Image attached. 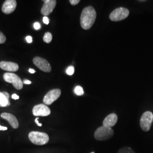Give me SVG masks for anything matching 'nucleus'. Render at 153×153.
Masks as SVG:
<instances>
[{
	"instance_id": "f257e3e1",
	"label": "nucleus",
	"mask_w": 153,
	"mask_h": 153,
	"mask_svg": "<svg viewBox=\"0 0 153 153\" xmlns=\"http://www.w3.org/2000/svg\"><path fill=\"white\" fill-rule=\"evenodd\" d=\"M96 18L97 13L93 7L89 6L84 8L80 18L81 27L84 30H89L93 26Z\"/></svg>"
},
{
	"instance_id": "f03ea898",
	"label": "nucleus",
	"mask_w": 153,
	"mask_h": 153,
	"mask_svg": "<svg viewBox=\"0 0 153 153\" xmlns=\"http://www.w3.org/2000/svg\"><path fill=\"white\" fill-rule=\"evenodd\" d=\"M28 138L31 142L37 145H43L47 143L49 139L47 134L36 131L30 132L28 134Z\"/></svg>"
},
{
	"instance_id": "7ed1b4c3",
	"label": "nucleus",
	"mask_w": 153,
	"mask_h": 153,
	"mask_svg": "<svg viewBox=\"0 0 153 153\" xmlns=\"http://www.w3.org/2000/svg\"><path fill=\"white\" fill-rule=\"evenodd\" d=\"M114 131L111 128L104 126L99 127L94 133V137L98 141H106L113 137Z\"/></svg>"
},
{
	"instance_id": "20e7f679",
	"label": "nucleus",
	"mask_w": 153,
	"mask_h": 153,
	"mask_svg": "<svg viewBox=\"0 0 153 153\" xmlns=\"http://www.w3.org/2000/svg\"><path fill=\"white\" fill-rule=\"evenodd\" d=\"M129 14L128 9L123 7L116 8L111 12L109 15V19L113 22H118L126 19Z\"/></svg>"
},
{
	"instance_id": "39448f33",
	"label": "nucleus",
	"mask_w": 153,
	"mask_h": 153,
	"mask_svg": "<svg viewBox=\"0 0 153 153\" xmlns=\"http://www.w3.org/2000/svg\"><path fill=\"white\" fill-rule=\"evenodd\" d=\"M4 79L6 82L12 83L13 86L17 90H21L23 86L21 79L16 74L5 73L4 74Z\"/></svg>"
},
{
	"instance_id": "423d86ee",
	"label": "nucleus",
	"mask_w": 153,
	"mask_h": 153,
	"mask_svg": "<svg viewBox=\"0 0 153 153\" xmlns=\"http://www.w3.org/2000/svg\"><path fill=\"white\" fill-rule=\"evenodd\" d=\"M153 120V114L146 111L142 114L140 119V127L144 131H149Z\"/></svg>"
},
{
	"instance_id": "0eeeda50",
	"label": "nucleus",
	"mask_w": 153,
	"mask_h": 153,
	"mask_svg": "<svg viewBox=\"0 0 153 153\" xmlns=\"http://www.w3.org/2000/svg\"><path fill=\"white\" fill-rule=\"evenodd\" d=\"M33 63L42 71L49 73L52 68L48 61L40 57H35L33 59Z\"/></svg>"
},
{
	"instance_id": "6e6552de",
	"label": "nucleus",
	"mask_w": 153,
	"mask_h": 153,
	"mask_svg": "<svg viewBox=\"0 0 153 153\" xmlns=\"http://www.w3.org/2000/svg\"><path fill=\"white\" fill-rule=\"evenodd\" d=\"M61 91L60 89H53L50 90L49 92L44 96L43 103L44 104L51 105L55 102L57 99L60 97Z\"/></svg>"
},
{
	"instance_id": "1a4fd4ad",
	"label": "nucleus",
	"mask_w": 153,
	"mask_h": 153,
	"mask_svg": "<svg viewBox=\"0 0 153 153\" xmlns=\"http://www.w3.org/2000/svg\"><path fill=\"white\" fill-rule=\"evenodd\" d=\"M33 114L35 116H47L51 114V110L45 104H39L33 107Z\"/></svg>"
},
{
	"instance_id": "9d476101",
	"label": "nucleus",
	"mask_w": 153,
	"mask_h": 153,
	"mask_svg": "<svg viewBox=\"0 0 153 153\" xmlns=\"http://www.w3.org/2000/svg\"><path fill=\"white\" fill-rule=\"evenodd\" d=\"M43 2L44 5L41 9V13L44 16H48L53 11L57 1L56 0H45Z\"/></svg>"
},
{
	"instance_id": "9b49d317",
	"label": "nucleus",
	"mask_w": 153,
	"mask_h": 153,
	"mask_svg": "<svg viewBox=\"0 0 153 153\" xmlns=\"http://www.w3.org/2000/svg\"><path fill=\"white\" fill-rule=\"evenodd\" d=\"M17 3L16 0H6L2 6V11L6 14H10L16 9Z\"/></svg>"
},
{
	"instance_id": "f8f14e48",
	"label": "nucleus",
	"mask_w": 153,
	"mask_h": 153,
	"mask_svg": "<svg viewBox=\"0 0 153 153\" xmlns=\"http://www.w3.org/2000/svg\"><path fill=\"white\" fill-rule=\"evenodd\" d=\"M1 117L2 119L7 121L14 129H17L19 127L18 121L14 115H12L10 113L4 112L1 114Z\"/></svg>"
},
{
	"instance_id": "ddd939ff",
	"label": "nucleus",
	"mask_w": 153,
	"mask_h": 153,
	"mask_svg": "<svg viewBox=\"0 0 153 153\" xmlns=\"http://www.w3.org/2000/svg\"><path fill=\"white\" fill-rule=\"evenodd\" d=\"M0 68L5 71L14 72L19 69V65L13 62L2 61L0 62Z\"/></svg>"
},
{
	"instance_id": "4468645a",
	"label": "nucleus",
	"mask_w": 153,
	"mask_h": 153,
	"mask_svg": "<svg viewBox=\"0 0 153 153\" xmlns=\"http://www.w3.org/2000/svg\"><path fill=\"white\" fill-rule=\"evenodd\" d=\"M118 120L117 116L115 114H111L108 115L103 122V126L107 128H112L115 126Z\"/></svg>"
},
{
	"instance_id": "2eb2a0df",
	"label": "nucleus",
	"mask_w": 153,
	"mask_h": 153,
	"mask_svg": "<svg viewBox=\"0 0 153 153\" xmlns=\"http://www.w3.org/2000/svg\"><path fill=\"white\" fill-rule=\"evenodd\" d=\"M10 101L6 98L3 93L0 92V107H7L10 105Z\"/></svg>"
},
{
	"instance_id": "dca6fc26",
	"label": "nucleus",
	"mask_w": 153,
	"mask_h": 153,
	"mask_svg": "<svg viewBox=\"0 0 153 153\" xmlns=\"http://www.w3.org/2000/svg\"><path fill=\"white\" fill-rule=\"evenodd\" d=\"M52 40V35L51 33L47 32L44 34L43 41L46 43H50Z\"/></svg>"
},
{
	"instance_id": "f3484780",
	"label": "nucleus",
	"mask_w": 153,
	"mask_h": 153,
	"mask_svg": "<svg viewBox=\"0 0 153 153\" xmlns=\"http://www.w3.org/2000/svg\"><path fill=\"white\" fill-rule=\"evenodd\" d=\"M74 93L78 96H81L84 94V91L81 86H77L74 88Z\"/></svg>"
},
{
	"instance_id": "a211bd4d",
	"label": "nucleus",
	"mask_w": 153,
	"mask_h": 153,
	"mask_svg": "<svg viewBox=\"0 0 153 153\" xmlns=\"http://www.w3.org/2000/svg\"><path fill=\"white\" fill-rule=\"evenodd\" d=\"M118 153H135V152L131 148L129 147H124L119 150Z\"/></svg>"
},
{
	"instance_id": "6ab92c4d",
	"label": "nucleus",
	"mask_w": 153,
	"mask_h": 153,
	"mask_svg": "<svg viewBox=\"0 0 153 153\" xmlns=\"http://www.w3.org/2000/svg\"><path fill=\"white\" fill-rule=\"evenodd\" d=\"M66 72L67 74H68L69 76L73 75L74 73V68L73 66H70L68 68Z\"/></svg>"
},
{
	"instance_id": "aec40b11",
	"label": "nucleus",
	"mask_w": 153,
	"mask_h": 153,
	"mask_svg": "<svg viewBox=\"0 0 153 153\" xmlns=\"http://www.w3.org/2000/svg\"><path fill=\"white\" fill-rule=\"evenodd\" d=\"M6 40V38L5 35L0 31V44H3L4 43Z\"/></svg>"
},
{
	"instance_id": "412c9836",
	"label": "nucleus",
	"mask_w": 153,
	"mask_h": 153,
	"mask_svg": "<svg viewBox=\"0 0 153 153\" xmlns=\"http://www.w3.org/2000/svg\"><path fill=\"white\" fill-rule=\"evenodd\" d=\"M33 27L36 30H39L40 27H41V26H40V24L39 23V22H35L34 24H33Z\"/></svg>"
},
{
	"instance_id": "4be33fe9",
	"label": "nucleus",
	"mask_w": 153,
	"mask_h": 153,
	"mask_svg": "<svg viewBox=\"0 0 153 153\" xmlns=\"http://www.w3.org/2000/svg\"><path fill=\"white\" fill-rule=\"evenodd\" d=\"M80 2V0H70L69 2L72 5H76Z\"/></svg>"
},
{
	"instance_id": "5701e85b",
	"label": "nucleus",
	"mask_w": 153,
	"mask_h": 153,
	"mask_svg": "<svg viewBox=\"0 0 153 153\" xmlns=\"http://www.w3.org/2000/svg\"><path fill=\"white\" fill-rule=\"evenodd\" d=\"M43 21L44 24L45 25H48L49 23V18L47 16H44L43 19Z\"/></svg>"
},
{
	"instance_id": "b1692460",
	"label": "nucleus",
	"mask_w": 153,
	"mask_h": 153,
	"mask_svg": "<svg viewBox=\"0 0 153 153\" xmlns=\"http://www.w3.org/2000/svg\"><path fill=\"white\" fill-rule=\"evenodd\" d=\"M26 40L28 43H31L33 42V38L31 36H27L26 38Z\"/></svg>"
},
{
	"instance_id": "393cba45",
	"label": "nucleus",
	"mask_w": 153,
	"mask_h": 153,
	"mask_svg": "<svg viewBox=\"0 0 153 153\" xmlns=\"http://www.w3.org/2000/svg\"><path fill=\"white\" fill-rule=\"evenodd\" d=\"M39 117H36V118L35 119V123H36L38 126H42V124L39 122Z\"/></svg>"
},
{
	"instance_id": "a878e982",
	"label": "nucleus",
	"mask_w": 153,
	"mask_h": 153,
	"mask_svg": "<svg viewBox=\"0 0 153 153\" xmlns=\"http://www.w3.org/2000/svg\"><path fill=\"white\" fill-rule=\"evenodd\" d=\"M12 98L15 99V100H17L19 98V97L18 95H17L16 94H14L12 95Z\"/></svg>"
},
{
	"instance_id": "bb28decb",
	"label": "nucleus",
	"mask_w": 153,
	"mask_h": 153,
	"mask_svg": "<svg viewBox=\"0 0 153 153\" xmlns=\"http://www.w3.org/2000/svg\"><path fill=\"white\" fill-rule=\"evenodd\" d=\"M2 93L4 94V95L5 96L6 98L9 100V93H7L6 91H4V92H3Z\"/></svg>"
},
{
	"instance_id": "cd10ccee",
	"label": "nucleus",
	"mask_w": 153,
	"mask_h": 153,
	"mask_svg": "<svg viewBox=\"0 0 153 153\" xmlns=\"http://www.w3.org/2000/svg\"><path fill=\"white\" fill-rule=\"evenodd\" d=\"M23 83L26 85H30L31 83V82L29 80H27V79H25L24 81H23Z\"/></svg>"
},
{
	"instance_id": "c85d7f7f",
	"label": "nucleus",
	"mask_w": 153,
	"mask_h": 153,
	"mask_svg": "<svg viewBox=\"0 0 153 153\" xmlns=\"http://www.w3.org/2000/svg\"><path fill=\"white\" fill-rule=\"evenodd\" d=\"M6 130H7V127L0 126V131H6Z\"/></svg>"
},
{
	"instance_id": "c756f323",
	"label": "nucleus",
	"mask_w": 153,
	"mask_h": 153,
	"mask_svg": "<svg viewBox=\"0 0 153 153\" xmlns=\"http://www.w3.org/2000/svg\"><path fill=\"white\" fill-rule=\"evenodd\" d=\"M28 71H29V72H30V73H31V74H33V73H35V71L34 69H30Z\"/></svg>"
},
{
	"instance_id": "7c9ffc66",
	"label": "nucleus",
	"mask_w": 153,
	"mask_h": 153,
	"mask_svg": "<svg viewBox=\"0 0 153 153\" xmlns=\"http://www.w3.org/2000/svg\"><path fill=\"white\" fill-rule=\"evenodd\" d=\"M94 153V152H92V153Z\"/></svg>"
}]
</instances>
